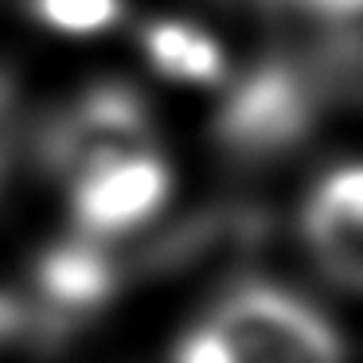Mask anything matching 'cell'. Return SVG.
<instances>
[{
	"label": "cell",
	"mask_w": 363,
	"mask_h": 363,
	"mask_svg": "<svg viewBox=\"0 0 363 363\" xmlns=\"http://www.w3.org/2000/svg\"><path fill=\"white\" fill-rule=\"evenodd\" d=\"M230 363H347L340 332L305 297L269 281H242L207 316Z\"/></svg>",
	"instance_id": "cell-1"
},
{
	"label": "cell",
	"mask_w": 363,
	"mask_h": 363,
	"mask_svg": "<svg viewBox=\"0 0 363 363\" xmlns=\"http://www.w3.org/2000/svg\"><path fill=\"white\" fill-rule=\"evenodd\" d=\"M172 172L160 149H141L71 180V215L82 238L118 242L157 219L168 203Z\"/></svg>",
	"instance_id": "cell-2"
},
{
	"label": "cell",
	"mask_w": 363,
	"mask_h": 363,
	"mask_svg": "<svg viewBox=\"0 0 363 363\" xmlns=\"http://www.w3.org/2000/svg\"><path fill=\"white\" fill-rule=\"evenodd\" d=\"M141 149H157V133L149 125L145 106L121 86H98L86 98H79L48 129V141H43L48 164L67 184L90 168Z\"/></svg>",
	"instance_id": "cell-3"
},
{
	"label": "cell",
	"mask_w": 363,
	"mask_h": 363,
	"mask_svg": "<svg viewBox=\"0 0 363 363\" xmlns=\"http://www.w3.org/2000/svg\"><path fill=\"white\" fill-rule=\"evenodd\" d=\"M313 110L316 94L305 67L293 59H266L254 79L235 86L223 110V137L246 152H274L305 133Z\"/></svg>",
	"instance_id": "cell-4"
},
{
	"label": "cell",
	"mask_w": 363,
	"mask_h": 363,
	"mask_svg": "<svg viewBox=\"0 0 363 363\" xmlns=\"http://www.w3.org/2000/svg\"><path fill=\"white\" fill-rule=\"evenodd\" d=\"M301 230L316 266L336 285L363 293V164H344L316 184Z\"/></svg>",
	"instance_id": "cell-5"
},
{
	"label": "cell",
	"mask_w": 363,
	"mask_h": 363,
	"mask_svg": "<svg viewBox=\"0 0 363 363\" xmlns=\"http://www.w3.org/2000/svg\"><path fill=\"white\" fill-rule=\"evenodd\" d=\"M141 51L152 71L184 86H215L227 74V55L219 40L203 28L180 24V20H152L141 28Z\"/></svg>",
	"instance_id": "cell-6"
},
{
	"label": "cell",
	"mask_w": 363,
	"mask_h": 363,
	"mask_svg": "<svg viewBox=\"0 0 363 363\" xmlns=\"http://www.w3.org/2000/svg\"><path fill=\"white\" fill-rule=\"evenodd\" d=\"M313 20L324 51L363 90V0H289Z\"/></svg>",
	"instance_id": "cell-7"
},
{
	"label": "cell",
	"mask_w": 363,
	"mask_h": 363,
	"mask_svg": "<svg viewBox=\"0 0 363 363\" xmlns=\"http://www.w3.org/2000/svg\"><path fill=\"white\" fill-rule=\"evenodd\" d=\"M43 28L63 35H102L121 20V0H32Z\"/></svg>",
	"instance_id": "cell-8"
},
{
	"label": "cell",
	"mask_w": 363,
	"mask_h": 363,
	"mask_svg": "<svg viewBox=\"0 0 363 363\" xmlns=\"http://www.w3.org/2000/svg\"><path fill=\"white\" fill-rule=\"evenodd\" d=\"M172 363H230V352H227V344H223L219 332L203 320L199 328H191L188 336L176 344Z\"/></svg>",
	"instance_id": "cell-9"
},
{
	"label": "cell",
	"mask_w": 363,
	"mask_h": 363,
	"mask_svg": "<svg viewBox=\"0 0 363 363\" xmlns=\"http://www.w3.org/2000/svg\"><path fill=\"white\" fill-rule=\"evenodd\" d=\"M12 328H16V308H12L9 301H0V340L9 336Z\"/></svg>",
	"instance_id": "cell-10"
},
{
	"label": "cell",
	"mask_w": 363,
	"mask_h": 363,
	"mask_svg": "<svg viewBox=\"0 0 363 363\" xmlns=\"http://www.w3.org/2000/svg\"><path fill=\"white\" fill-rule=\"evenodd\" d=\"M262 4H289V0H262Z\"/></svg>",
	"instance_id": "cell-11"
}]
</instances>
